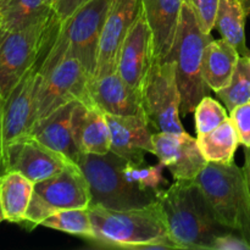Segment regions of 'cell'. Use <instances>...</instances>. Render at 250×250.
<instances>
[{"label": "cell", "instance_id": "obj_1", "mask_svg": "<svg viewBox=\"0 0 250 250\" xmlns=\"http://www.w3.org/2000/svg\"><path fill=\"white\" fill-rule=\"evenodd\" d=\"M94 237L89 243L112 249H180L170 239L158 202L127 210L88 208Z\"/></svg>", "mask_w": 250, "mask_h": 250}, {"label": "cell", "instance_id": "obj_2", "mask_svg": "<svg viewBox=\"0 0 250 250\" xmlns=\"http://www.w3.org/2000/svg\"><path fill=\"white\" fill-rule=\"evenodd\" d=\"M156 202L168 237L180 249L208 250L210 242L224 233L195 180L176 181L163 188L156 192Z\"/></svg>", "mask_w": 250, "mask_h": 250}, {"label": "cell", "instance_id": "obj_3", "mask_svg": "<svg viewBox=\"0 0 250 250\" xmlns=\"http://www.w3.org/2000/svg\"><path fill=\"white\" fill-rule=\"evenodd\" d=\"M59 24L60 20L51 7L26 26L0 27V97L5 99L37 62Z\"/></svg>", "mask_w": 250, "mask_h": 250}, {"label": "cell", "instance_id": "obj_4", "mask_svg": "<svg viewBox=\"0 0 250 250\" xmlns=\"http://www.w3.org/2000/svg\"><path fill=\"white\" fill-rule=\"evenodd\" d=\"M211 34L200 28L197 15L185 1L180 24L170 56L175 63L176 80L181 93V112L185 116L194 112L210 88L203 80V55Z\"/></svg>", "mask_w": 250, "mask_h": 250}, {"label": "cell", "instance_id": "obj_5", "mask_svg": "<svg viewBox=\"0 0 250 250\" xmlns=\"http://www.w3.org/2000/svg\"><path fill=\"white\" fill-rule=\"evenodd\" d=\"M195 182L217 222L225 229L238 232L250 244V203L242 167L234 163H208Z\"/></svg>", "mask_w": 250, "mask_h": 250}, {"label": "cell", "instance_id": "obj_6", "mask_svg": "<svg viewBox=\"0 0 250 250\" xmlns=\"http://www.w3.org/2000/svg\"><path fill=\"white\" fill-rule=\"evenodd\" d=\"M126 160L112 151L105 155L81 154L77 165L89 185L92 195L90 205L127 210L146 207L155 202L156 193L139 189L124 180L121 166Z\"/></svg>", "mask_w": 250, "mask_h": 250}, {"label": "cell", "instance_id": "obj_7", "mask_svg": "<svg viewBox=\"0 0 250 250\" xmlns=\"http://www.w3.org/2000/svg\"><path fill=\"white\" fill-rule=\"evenodd\" d=\"M92 203L89 185L80 166L70 163L61 172L34 183L33 195L22 227L32 231L55 212L88 209Z\"/></svg>", "mask_w": 250, "mask_h": 250}, {"label": "cell", "instance_id": "obj_8", "mask_svg": "<svg viewBox=\"0 0 250 250\" xmlns=\"http://www.w3.org/2000/svg\"><path fill=\"white\" fill-rule=\"evenodd\" d=\"M89 80L81 61L70 54L46 72L37 73L33 125L75 100L94 104L89 95Z\"/></svg>", "mask_w": 250, "mask_h": 250}, {"label": "cell", "instance_id": "obj_9", "mask_svg": "<svg viewBox=\"0 0 250 250\" xmlns=\"http://www.w3.org/2000/svg\"><path fill=\"white\" fill-rule=\"evenodd\" d=\"M144 111L149 124L158 132L185 133L180 120L181 93L173 60L154 56L142 92Z\"/></svg>", "mask_w": 250, "mask_h": 250}, {"label": "cell", "instance_id": "obj_10", "mask_svg": "<svg viewBox=\"0 0 250 250\" xmlns=\"http://www.w3.org/2000/svg\"><path fill=\"white\" fill-rule=\"evenodd\" d=\"M154 56L155 50L153 32L141 4L138 15L120 49L116 70L141 97Z\"/></svg>", "mask_w": 250, "mask_h": 250}, {"label": "cell", "instance_id": "obj_11", "mask_svg": "<svg viewBox=\"0 0 250 250\" xmlns=\"http://www.w3.org/2000/svg\"><path fill=\"white\" fill-rule=\"evenodd\" d=\"M5 155L6 172L17 171L33 183L58 175L68 164L72 163L31 136L9 144Z\"/></svg>", "mask_w": 250, "mask_h": 250}, {"label": "cell", "instance_id": "obj_12", "mask_svg": "<svg viewBox=\"0 0 250 250\" xmlns=\"http://www.w3.org/2000/svg\"><path fill=\"white\" fill-rule=\"evenodd\" d=\"M154 155L172 175L175 181H192L208 165L198 139L185 133L158 132L153 134Z\"/></svg>", "mask_w": 250, "mask_h": 250}, {"label": "cell", "instance_id": "obj_13", "mask_svg": "<svg viewBox=\"0 0 250 250\" xmlns=\"http://www.w3.org/2000/svg\"><path fill=\"white\" fill-rule=\"evenodd\" d=\"M139 9L141 0H112L100 36L94 77L116 72L120 49Z\"/></svg>", "mask_w": 250, "mask_h": 250}, {"label": "cell", "instance_id": "obj_14", "mask_svg": "<svg viewBox=\"0 0 250 250\" xmlns=\"http://www.w3.org/2000/svg\"><path fill=\"white\" fill-rule=\"evenodd\" d=\"M38 67L39 58L4 99L1 127L5 150L9 144L27 137L31 132Z\"/></svg>", "mask_w": 250, "mask_h": 250}, {"label": "cell", "instance_id": "obj_15", "mask_svg": "<svg viewBox=\"0 0 250 250\" xmlns=\"http://www.w3.org/2000/svg\"><path fill=\"white\" fill-rule=\"evenodd\" d=\"M106 115L111 133V148L116 155L132 161H146L144 153H155L150 124L143 116L137 115Z\"/></svg>", "mask_w": 250, "mask_h": 250}, {"label": "cell", "instance_id": "obj_16", "mask_svg": "<svg viewBox=\"0 0 250 250\" xmlns=\"http://www.w3.org/2000/svg\"><path fill=\"white\" fill-rule=\"evenodd\" d=\"M89 95L92 102L105 114L137 115L146 119L141 94L117 72L90 78Z\"/></svg>", "mask_w": 250, "mask_h": 250}, {"label": "cell", "instance_id": "obj_17", "mask_svg": "<svg viewBox=\"0 0 250 250\" xmlns=\"http://www.w3.org/2000/svg\"><path fill=\"white\" fill-rule=\"evenodd\" d=\"M78 103V100L68 103L37 121L28 134L76 164L82 154L76 144L73 126V117Z\"/></svg>", "mask_w": 250, "mask_h": 250}, {"label": "cell", "instance_id": "obj_18", "mask_svg": "<svg viewBox=\"0 0 250 250\" xmlns=\"http://www.w3.org/2000/svg\"><path fill=\"white\" fill-rule=\"evenodd\" d=\"M75 139L81 153L105 155L111 148V133L106 115L95 104L78 103L73 117Z\"/></svg>", "mask_w": 250, "mask_h": 250}, {"label": "cell", "instance_id": "obj_19", "mask_svg": "<svg viewBox=\"0 0 250 250\" xmlns=\"http://www.w3.org/2000/svg\"><path fill=\"white\" fill-rule=\"evenodd\" d=\"M154 37L158 58L166 59L173 48L185 0H141Z\"/></svg>", "mask_w": 250, "mask_h": 250}, {"label": "cell", "instance_id": "obj_20", "mask_svg": "<svg viewBox=\"0 0 250 250\" xmlns=\"http://www.w3.org/2000/svg\"><path fill=\"white\" fill-rule=\"evenodd\" d=\"M239 53L226 39H212L208 43L203 55V80L215 93L229 84Z\"/></svg>", "mask_w": 250, "mask_h": 250}, {"label": "cell", "instance_id": "obj_21", "mask_svg": "<svg viewBox=\"0 0 250 250\" xmlns=\"http://www.w3.org/2000/svg\"><path fill=\"white\" fill-rule=\"evenodd\" d=\"M34 183L17 171L0 177V205L5 221L22 226L33 195Z\"/></svg>", "mask_w": 250, "mask_h": 250}, {"label": "cell", "instance_id": "obj_22", "mask_svg": "<svg viewBox=\"0 0 250 250\" xmlns=\"http://www.w3.org/2000/svg\"><path fill=\"white\" fill-rule=\"evenodd\" d=\"M249 15L250 0H220L214 28L237 49L241 56L250 55L246 42V23Z\"/></svg>", "mask_w": 250, "mask_h": 250}, {"label": "cell", "instance_id": "obj_23", "mask_svg": "<svg viewBox=\"0 0 250 250\" xmlns=\"http://www.w3.org/2000/svg\"><path fill=\"white\" fill-rule=\"evenodd\" d=\"M197 139L200 150L208 163L221 165L234 163V154L241 141L231 117L211 132L199 134Z\"/></svg>", "mask_w": 250, "mask_h": 250}, {"label": "cell", "instance_id": "obj_24", "mask_svg": "<svg viewBox=\"0 0 250 250\" xmlns=\"http://www.w3.org/2000/svg\"><path fill=\"white\" fill-rule=\"evenodd\" d=\"M51 9L45 0H2L0 2V27L19 28Z\"/></svg>", "mask_w": 250, "mask_h": 250}, {"label": "cell", "instance_id": "obj_25", "mask_svg": "<svg viewBox=\"0 0 250 250\" xmlns=\"http://www.w3.org/2000/svg\"><path fill=\"white\" fill-rule=\"evenodd\" d=\"M164 164L159 163L158 165H146V163L139 161L126 160L121 166V175L126 182L134 187L150 192H159L165 186L168 185V181L163 176Z\"/></svg>", "mask_w": 250, "mask_h": 250}, {"label": "cell", "instance_id": "obj_26", "mask_svg": "<svg viewBox=\"0 0 250 250\" xmlns=\"http://www.w3.org/2000/svg\"><path fill=\"white\" fill-rule=\"evenodd\" d=\"M41 226L73 234L89 241L94 237L88 209L61 210L46 217Z\"/></svg>", "mask_w": 250, "mask_h": 250}, {"label": "cell", "instance_id": "obj_27", "mask_svg": "<svg viewBox=\"0 0 250 250\" xmlns=\"http://www.w3.org/2000/svg\"><path fill=\"white\" fill-rule=\"evenodd\" d=\"M216 94L229 112L250 102V55L239 58L229 84Z\"/></svg>", "mask_w": 250, "mask_h": 250}, {"label": "cell", "instance_id": "obj_28", "mask_svg": "<svg viewBox=\"0 0 250 250\" xmlns=\"http://www.w3.org/2000/svg\"><path fill=\"white\" fill-rule=\"evenodd\" d=\"M229 117V112L227 111L226 107H224V105L220 104L214 98L205 95L194 110L195 128L198 136L211 132Z\"/></svg>", "mask_w": 250, "mask_h": 250}, {"label": "cell", "instance_id": "obj_29", "mask_svg": "<svg viewBox=\"0 0 250 250\" xmlns=\"http://www.w3.org/2000/svg\"><path fill=\"white\" fill-rule=\"evenodd\" d=\"M190 5L193 11L197 15L200 28L207 34H211L215 27L217 10H219L220 0H185Z\"/></svg>", "mask_w": 250, "mask_h": 250}, {"label": "cell", "instance_id": "obj_30", "mask_svg": "<svg viewBox=\"0 0 250 250\" xmlns=\"http://www.w3.org/2000/svg\"><path fill=\"white\" fill-rule=\"evenodd\" d=\"M229 117L233 121L238 132L239 141L246 148L250 146V102L234 107L229 112Z\"/></svg>", "mask_w": 250, "mask_h": 250}, {"label": "cell", "instance_id": "obj_31", "mask_svg": "<svg viewBox=\"0 0 250 250\" xmlns=\"http://www.w3.org/2000/svg\"><path fill=\"white\" fill-rule=\"evenodd\" d=\"M208 250H250V244L242 236L224 232L210 242Z\"/></svg>", "mask_w": 250, "mask_h": 250}, {"label": "cell", "instance_id": "obj_32", "mask_svg": "<svg viewBox=\"0 0 250 250\" xmlns=\"http://www.w3.org/2000/svg\"><path fill=\"white\" fill-rule=\"evenodd\" d=\"M87 1L88 0H58L53 9L58 15L60 22H62Z\"/></svg>", "mask_w": 250, "mask_h": 250}, {"label": "cell", "instance_id": "obj_33", "mask_svg": "<svg viewBox=\"0 0 250 250\" xmlns=\"http://www.w3.org/2000/svg\"><path fill=\"white\" fill-rule=\"evenodd\" d=\"M4 98L0 97V177L6 172V155H5V146L2 142V127H1V114Z\"/></svg>", "mask_w": 250, "mask_h": 250}, {"label": "cell", "instance_id": "obj_34", "mask_svg": "<svg viewBox=\"0 0 250 250\" xmlns=\"http://www.w3.org/2000/svg\"><path fill=\"white\" fill-rule=\"evenodd\" d=\"M243 171V178H244V185H246L247 195L250 203V146L246 148V160H244V165L242 167Z\"/></svg>", "mask_w": 250, "mask_h": 250}, {"label": "cell", "instance_id": "obj_35", "mask_svg": "<svg viewBox=\"0 0 250 250\" xmlns=\"http://www.w3.org/2000/svg\"><path fill=\"white\" fill-rule=\"evenodd\" d=\"M56 1H58V0H45V4L48 5V6L54 7V5L56 4Z\"/></svg>", "mask_w": 250, "mask_h": 250}, {"label": "cell", "instance_id": "obj_36", "mask_svg": "<svg viewBox=\"0 0 250 250\" xmlns=\"http://www.w3.org/2000/svg\"><path fill=\"white\" fill-rule=\"evenodd\" d=\"M2 221H5L4 220V215H2V210H1V205H0V224H1Z\"/></svg>", "mask_w": 250, "mask_h": 250}, {"label": "cell", "instance_id": "obj_37", "mask_svg": "<svg viewBox=\"0 0 250 250\" xmlns=\"http://www.w3.org/2000/svg\"><path fill=\"white\" fill-rule=\"evenodd\" d=\"M2 1V0H0V2H1Z\"/></svg>", "mask_w": 250, "mask_h": 250}]
</instances>
